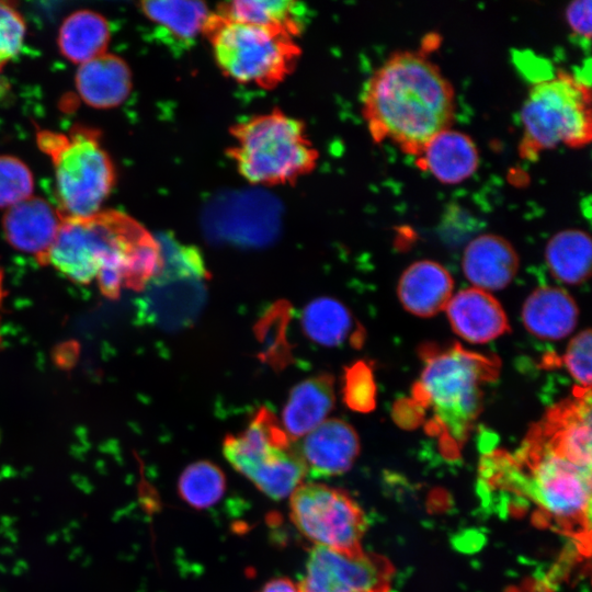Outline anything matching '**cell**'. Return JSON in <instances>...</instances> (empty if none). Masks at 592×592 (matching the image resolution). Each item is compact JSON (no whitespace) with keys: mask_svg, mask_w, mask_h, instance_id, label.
<instances>
[{"mask_svg":"<svg viewBox=\"0 0 592 592\" xmlns=\"http://www.w3.org/2000/svg\"><path fill=\"white\" fill-rule=\"evenodd\" d=\"M206 36L217 66L232 80L272 89L293 72L301 54L295 39L210 12Z\"/></svg>","mask_w":592,"mask_h":592,"instance_id":"6","label":"cell"},{"mask_svg":"<svg viewBox=\"0 0 592 592\" xmlns=\"http://www.w3.org/2000/svg\"><path fill=\"white\" fill-rule=\"evenodd\" d=\"M25 32L24 19L14 4L0 1V71L20 53Z\"/></svg>","mask_w":592,"mask_h":592,"instance_id":"32","label":"cell"},{"mask_svg":"<svg viewBox=\"0 0 592 592\" xmlns=\"http://www.w3.org/2000/svg\"><path fill=\"white\" fill-rule=\"evenodd\" d=\"M3 297H4L3 272L0 269V307H1V304H2V300H3ZM0 341H1V338H0Z\"/></svg>","mask_w":592,"mask_h":592,"instance_id":"36","label":"cell"},{"mask_svg":"<svg viewBox=\"0 0 592 592\" xmlns=\"http://www.w3.org/2000/svg\"><path fill=\"white\" fill-rule=\"evenodd\" d=\"M563 361L576 383L589 390L591 386V331L589 329L571 339Z\"/></svg>","mask_w":592,"mask_h":592,"instance_id":"33","label":"cell"},{"mask_svg":"<svg viewBox=\"0 0 592 592\" xmlns=\"http://www.w3.org/2000/svg\"><path fill=\"white\" fill-rule=\"evenodd\" d=\"M78 284L95 282L111 299L141 291L162 267L161 247L140 223L115 209L62 218L45 263Z\"/></svg>","mask_w":592,"mask_h":592,"instance_id":"1","label":"cell"},{"mask_svg":"<svg viewBox=\"0 0 592 592\" xmlns=\"http://www.w3.org/2000/svg\"><path fill=\"white\" fill-rule=\"evenodd\" d=\"M520 156L533 160L560 144L579 149L592 138L591 90L574 75L558 70L533 84L520 112Z\"/></svg>","mask_w":592,"mask_h":592,"instance_id":"4","label":"cell"},{"mask_svg":"<svg viewBox=\"0 0 592 592\" xmlns=\"http://www.w3.org/2000/svg\"><path fill=\"white\" fill-rule=\"evenodd\" d=\"M523 460L528 470L516 468V481L542 512L569 532H589L591 469L555 452L546 442H531Z\"/></svg>","mask_w":592,"mask_h":592,"instance_id":"9","label":"cell"},{"mask_svg":"<svg viewBox=\"0 0 592 592\" xmlns=\"http://www.w3.org/2000/svg\"><path fill=\"white\" fill-rule=\"evenodd\" d=\"M33 190L29 167L13 156H0V208H9L31 197Z\"/></svg>","mask_w":592,"mask_h":592,"instance_id":"30","label":"cell"},{"mask_svg":"<svg viewBox=\"0 0 592 592\" xmlns=\"http://www.w3.org/2000/svg\"><path fill=\"white\" fill-rule=\"evenodd\" d=\"M61 220L58 209L41 197L31 196L7 208L2 228L11 247L34 255L38 263L44 264Z\"/></svg>","mask_w":592,"mask_h":592,"instance_id":"13","label":"cell"},{"mask_svg":"<svg viewBox=\"0 0 592 592\" xmlns=\"http://www.w3.org/2000/svg\"><path fill=\"white\" fill-rule=\"evenodd\" d=\"M306 476L329 478L348 471L360 453L354 428L341 419L325 420L295 446Z\"/></svg>","mask_w":592,"mask_h":592,"instance_id":"12","label":"cell"},{"mask_svg":"<svg viewBox=\"0 0 592 592\" xmlns=\"http://www.w3.org/2000/svg\"><path fill=\"white\" fill-rule=\"evenodd\" d=\"M566 22L571 31L582 38L591 37V0H573L565 11Z\"/></svg>","mask_w":592,"mask_h":592,"instance_id":"34","label":"cell"},{"mask_svg":"<svg viewBox=\"0 0 592 592\" xmlns=\"http://www.w3.org/2000/svg\"><path fill=\"white\" fill-rule=\"evenodd\" d=\"M38 148L50 157L62 218L87 217L100 210L116 179L115 168L100 141V132L75 125L68 134L38 130Z\"/></svg>","mask_w":592,"mask_h":592,"instance_id":"5","label":"cell"},{"mask_svg":"<svg viewBox=\"0 0 592 592\" xmlns=\"http://www.w3.org/2000/svg\"><path fill=\"white\" fill-rule=\"evenodd\" d=\"M162 253V267L157 276L206 280L208 272L204 259L194 246L183 244L173 237L158 240Z\"/></svg>","mask_w":592,"mask_h":592,"instance_id":"29","label":"cell"},{"mask_svg":"<svg viewBox=\"0 0 592 592\" xmlns=\"http://www.w3.org/2000/svg\"><path fill=\"white\" fill-rule=\"evenodd\" d=\"M579 319L578 305L565 289L542 286L534 289L522 307V321L533 335L549 341L565 339Z\"/></svg>","mask_w":592,"mask_h":592,"instance_id":"18","label":"cell"},{"mask_svg":"<svg viewBox=\"0 0 592 592\" xmlns=\"http://www.w3.org/2000/svg\"><path fill=\"white\" fill-rule=\"evenodd\" d=\"M217 13L259 25L292 38L299 36L307 22V8L297 1L238 0L219 5Z\"/></svg>","mask_w":592,"mask_h":592,"instance_id":"21","label":"cell"},{"mask_svg":"<svg viewBox=\"0 0 592 592\" xmlns=\"http://www.w3.org/2000/svg\"><path fill=\"white\" fill-rule=\"evenodd\" d=\"M548 432L546 442L555 452L570 462L591 469V410L590 399L577 402Z\"/></svg>","mask_w":592,"mask_h":592,"instance_id":"25","label":"cell"},{"mask_svg":"<svg viewBox=\"0 0 592 592\" xmlns=\"http://www.w3.org/2000/svg\"><path fill=\"white\" fill-rule=\"evenodd\" d=\"M455 91L425 53H392L371 76L363 93V117L374 141L390 140L418 157L455 117Z\"/></svg>","mask_w":592,"mask_h":592,"instance_id":"2","label":"cell"},{"mask_svg":"<svg viewBox=\"0 0 592 592\" xmlns=\"http://www.w3.org/2000/svg\"><path fill=\"white\" fill-rule=\"evenodd\" d=\"M520 260L514 247L505 238L482 234L471 239L464 249L462 269L473 287L496 292L505 288L515 277Z\"/></svg>","mask_w":592,"mask_h":592,"instance_id":"15","label":"cell"},{"mask_svg":"<svg viewBox=\"0 0 592 592\" xmlns=\"http://www.w3.org/2000/svg\"><path fill=\"white\" fill-rule=\"evenodd\" d=\"M292 307L286 300L274 303L255 326V333L262 345L260 358L276 369L284 368L291 361V345L286 339V328Z\"/></svg>","mask_w":592,"mask_h":592,"instance_id":"28","label":"cell"},{"mask_svg":"<svg viewBox=\"0 0 592 592\" xmlns=\"http://www.w3.org/2000/svg\"><path fill=\"white\" fill-rule=\"evenodd\" d=\"M417 158L419 167L444 184H457L470 178L480 160L474 139L451 127L435 134Z\"/></svg>","mask_w":592,"mask_h":592,"instance_id":"17","label":"cell"},{"mask_svg":"<svg viewBox=\"0 0 592 592\" xmlns=\"http://www.w3.org/2000/svg\"><path fill=\"white\" fill-rule=\"evenodd\" d=\"M226 490L223 470L208 460L189 465L178 482L180 498L193 509H208L216 504Z\"/></svg>","mask_w":592,"mask_h":592,"instance_id":"27","label":"cell"},{"mask_svg":"<svg viewBox=\"0 0 592 592\" xmlns=\"http://www.w3.org/2000/svg\"><path fill=\"white\" fill-rule=\"evenodd\" d=\"M259 592H300L298 583L288 578H275L267 581Z\"/></svg>","mask_w":592,"mask_h":592,"instance_id":"35","label":"cell"},{"mask_svg":"<svg viewBox=\"0 0 592 592\" xmlns=\"http://www.w3.org/2000/svg\"><path fill=\"white\" fill-rule=\"evenodd\" d=\"M545 259L550 273L558 281L569 285L585 282L591 273L590 235L578 228L556 232L546 244Z\"/></svg>","mask_w":592,"mask_h":592,"instance_id":"24","label":"cell"},{"mask_svg":"<svg viewBox=\"0 0 592 592\" xmlns=\"http://www.w3.org/2000/svg\"><path fill=\"white\" fill-rule=\"evenodd\" d=\"M333 386V377L321 373L293 387L282 414L291 440L305 436L326 420L334 405Z\"/></svg>","mask_w":592,"mask_h":592,"instance_id":"20","label":"cell"},{"mask_svg":"<svg viewBox=\"0 0 592 592\" xmlns=\"http://www.w3.org/2000/svg\"><path fill=\"white\" fill-rule=\"evenodd\" d=\"M454 281L439 262L421 260L411 263L401 274L397 293L402 307L418 317H432L447 306Z\"/></svg>","mask_w":592,"mask_h":592,"instance_id":"16","label":"cell"},{"mask_svg":"<svg viewBox=\"0 0 592 592\" xmlns=\"http://www.w3.org/2000/svg\"><path fill=\"white\" fill-rule=\"evenodd\" d=\"M343 399L349 408L368 412L375 405V384L369 367L357 362L345 369Z\"/></svg>","mask_w":592,"mask_h":592,"instance_id":"31","label":"cell"},{"mask_svg":"<svg viewBox=\"0 0 592 592\" xmlns=\"http://www.w3.org/2000/svg\"><path fill=\"white\" fill-rule=\"evenodd\" d=\"M110 38L107 20L98 12L83 9L64 20L57 43L66 59L82 65L106 54Z\"/></svg>","mask_w":592,"mask_h":592,"instance_id":"22","label":"cell"},{"mask_svg":"<svg viewBox=\"0 0 592 592\" xmlns=\"http://www.w3.org/2000/svg\"><path fill=\"white\" fill-rule=\"evenodd\" d=\"M389 580L390 566L380 557L314 546L298 587L300 592H387Z\"/></svg>","mask_w":592,"mask_h":592,"instance_id":"11","label":"cell"},{"mask_svg":"<svg viewBox=\"0 0 592 592\" xmlns=\"http://www.w3.org/2000/svg\"><path fill=\"white\" fill-rule=\"evenodd\" d=\"M75 80L83 102L95 109L121 105L132 90L128 65L113 54H104L80 65Z\"/></svg>","mask_w":592,"mask_h":592,"instance_id":"19","label":"cell"},{"mask_svg":"<svg viewBox=\"0 0 592 592\" xmlns=\"http://www.w3.org/2000/svg\"><path fill=\"white\" fill-rule=\"evenodd\" d=\"M141 12L156 24L174 45L189 48L203 30L210 14L200 1H143Z\"/></svg>","mask_w":592,"mask_h":592,"instance_id":"23","label":"cell"},{"mask_svg":"<svg viewBox=\"0 0 592 592\" xmlns=\"http://www.w3.org/2000/svg\"><path fill=\"white\" fill-rule=\"evenodd\" d=\"M223 452L238 473L274 500L289 497L306 477L292 440L265 407L241 433L225 437Z\"/></svg>","mask_w":592,"mask_h":592,"instance_id":"8","label":"cell"},{"mask_svg":"<svg viewBox=\"0 0 592 592\" xmlns=\"http://www.w3.org/2000/svg\"><path fill=\"white\" fill-rule=\"evenodd\" d=\"M444 310L453 331L470 343H488L510 331L501 304L491 293L476 287L453 294Z\"/></svg>","mask_w":592,"mask_h":592,"instance_id":"14","label":"cell"},{"mask_svg":"<svg viewBox=\"0 0 592 592\" xmlns=\"http://www.w3.org/2000/svg\"><path fill=\"white\" fill-rule=\"evenodd\" d=\"M301 326L311 341L325 346L341 345L355 334L354 320L349 309L330 297L311 300L303 310Z\"/></svg>","mask_w":592,"mask_h":592,"instance_id":"26","label":"cell"},{"mask_svg":"<svg viewBox=\"0 0 592 592\" xmlns=\"http://www.w3.org/2000/svg\"><path fill=\"white\" fill-rule=\"evenodd\" d=\"M230 134L228 155L252 184L294 183L317 166L319 153L304 123L277 109L234 125Z\"/></svg>","mask_w":592,"mask_h":592,"instance_id":"3","label":"cell"},{"mask_svg":"<svg viewBox=\"0 0 592 592\" xmlns=\"http://www.w3.org/2000/svg\"><path fill=\"white\" fill-rule=\"evenodd\" d=\"M289 517L315 546L351 555L363 551L364 512L339 488L319 482L300 483L289 496Z\"/></svg>","mask_w":592,"mask_h":592,"instance_id":"10","label":"cell"},{"mask_svg":"<svg viewBox=\"0 0 592 592\" xmlns=\"http://www.w3.org/2000/svg\"><path fill=\"white\" fill-rule=\"evenodd\" d=\"M491 367L462 348L436 352L421 372L417 395L455 441L465 439L482 407V384Z\"/></svg>","mask_w":592,"mask_h":592,"instance_id":"7","label":"cell"}]
</instances>
